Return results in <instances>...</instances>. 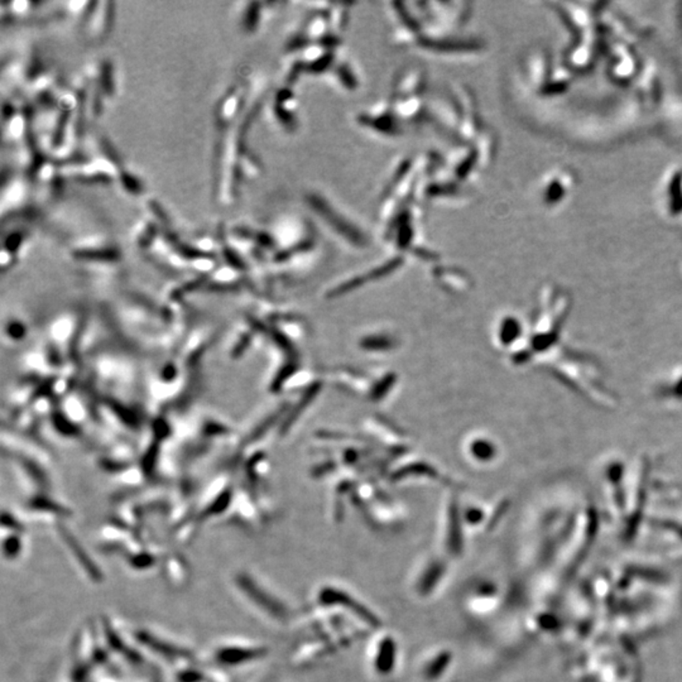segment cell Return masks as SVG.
I'll return each mask as SVG.
<instances>
[{
    "mask_svg": "<svg viewBox=\"0 0 682 682\" xmlns=\"http://www.w3.org/2000/svg\"><path fill=\"white\" fill-rule=\"evenodd\" d=\"M393 661H394V646L391 641H385L382 644V648L378 655V669H380L382 672H388V671H391Z\"/></svg>",
    "mask_w": 682,
    "mask_h": 682,
    "instance_id": "6",
    "label": "cell"
},
{
    "mask_svg": "<svg viewBox=\"0 0 682 682\" xmlns=\"http://www.w3.org/2000/svg\"><path fill=\"white\" fill-rule=\"evenodd\" d=\"M449 660H450V656H449V655H443V656H440V658H438L436 662H433L432 665H431V669H429V676H430V677H433V676L440 675V674L444 671L445 667H446V665H447V662H449Z\"/></svg>",
    "mask_w": 682,
    "mask_h": 682,
    "instance_id": "7",
    "label": "cell"
},
{
    "mask_svg": "<svg viewBox=\"0 0 682 682\" xmlns=\"http://www.w3.org/2000/svg\"><path fill=\"white\" fill-rule=\"evenodd\" d=\"M237 585L239 589L244 591L248 598L254 603L258 604L260 608H265L268 613L274 614L279 618H283L282 616H285V610L282 609V607L277 602L272 600L269 595L258 588V585L254 583L252 579H249L245 574H240L237 577Z\"/></svg>",
    "mask_w": 682,
    "mask_h": 682,
    "instance_id": "1",
    "label": "cell"
},
{
    "mask_svg": "<svg viewBox=\"0 0 682 682\" xmlns=\"http://www.w3.org/2000/svg\"><path fill=\"white\" fill-rule=\"evenodd\" d=\"M323 600H324L325 603L329 604H344L345 607H348V608H351V609L355 610V611H357V614L362 616V618L365 619L366 622L374 623V624L377 623L376 618L371 616V613H369L368 610H365L364 608H363L360 604L357 603V602L351 600L349 595L343 594V593H340V591H338V590H325L324 593H323Z\"/></svg>",
    "mask_w": 682,
    "mask_h": 682,
    "instance_id": "5",
    "label": "cell"
},
{
    "mask_svg": "<svg viewBox=\"0 0 682 682\" xmlns=\"http://www.w3.org/2000/svg\"><path fill=\"white\" fill-rule=\"evenodd\" d=\"M265 648H246V647H224L216 651L215 660L220 665L225 666H237L242 663L254 661L257 658L265 656Z\"/></svg>",
    "mask_w": 682,
    "mask_h": 682,
    "instance_id": "2",
    "label": "cell"
},
{
    "mask_svg": "<svg viewBox=\"0 0 682 682\" xmlns=\"http://www.w3.org/2000/svg\"><path fill=\"white\" fill-rule=\"evenodd\" d=\"M64 536H65V542H66L68 550L73 552L75 560L82 568L87 577L94 583H103L104 581V574H103V571H100L98 565L94 563L93 558H90V556L87 555V551L80 546L79 542L73 536H70V535H64Z\"/></svg>",
    "mask_w": 682,
    "mask_h": 682,
    "instance_id": "3",
    "label": "cell"
},
{
    "mask_svg": "<svg viewBox=\"0 0 682 682\" xmlns=\"http://www.w3.org/2000/svg\"><path fill=\"white\" fill-rule=\"evenodd\" d=\"M135 638L140 643H143L144 646H148V648L152 649L153 652L159 653L162 656H166L167 658H185L186 653L184 649L177 648L173 644L161 641L158 638L147 633L144 630H140L135 635Z\"/></svg>",
    "mask_w": 682,
    "mask_h": 682,
    "instance_id": "4",
    "label": "cell"
}]
</instances>
